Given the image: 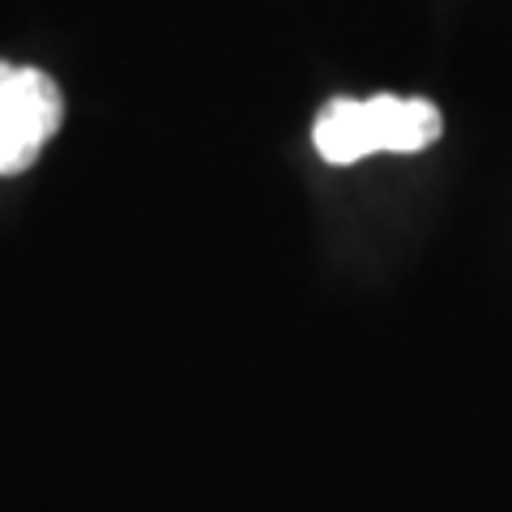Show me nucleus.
Instances as JSON below:
<instances>
[{"label":"nucleus","instance_id":"obj_1","mask_svg":"<svg viewBox=\"0 0 512 512\" xmlns=\"http://www.w3.org/2000/svg\"><path fill=\"white\" fill-rule=\"evenodd\" d=\"M444 133V116L427 99L402 94H376V99H333L316 116V150L325 163H359L376 150L414 154L427 150Z\"/></svg>","mask_w":512,"mask_h":512},{"label":"nucleus","instance_id":"obj_2","mask_svg":"<svg viewBox=\"0 0 512 512\" xmlns=\"http://www.w3.org/2000/svg\"><path fill=\"white\" fill-rule=\"evenodd\" d=\"M60 120L64 99L52 77L0 60V175H22L35 167Z\"/></svg>","mask_w":512,"mask_h":512}]
</instances>
